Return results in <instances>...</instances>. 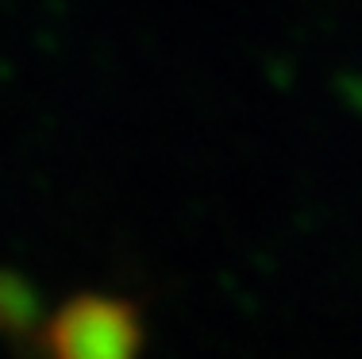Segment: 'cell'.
I'll list each match as a JSON object with an SVG mask.
<instances>
[{"label": "cell", "instance_id": "1", "mask_svg": "<svg viewBox=\"0 0 362 359\" xmlns=\"http://www.w3.org/2000/svg\"><path fill=\"white\" fill-rule=\"evenodd\" d=\"M139 321L108 297L74 302L50 329V359H135Z\"/></svg>", "mask_w": 362, "mask_h": 359}]
</instances>
